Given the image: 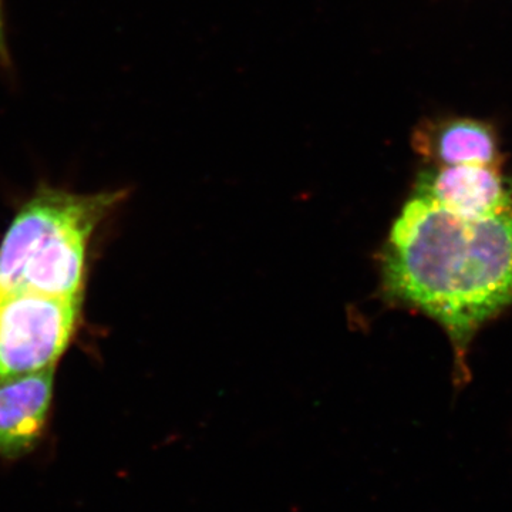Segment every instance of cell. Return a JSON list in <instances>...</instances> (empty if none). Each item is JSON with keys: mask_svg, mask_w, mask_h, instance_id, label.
<instances>
[{"mask_svg": "<svg viewBox=\"0 0 512 512\" xmlns=\"http://www.w3.org/2000/svg\"><path fill=\"white\" fill-rule=\"evenodd\" d=\"M386 301L446 330L458 387L478 330L512 306V212L467 221L423 195L404 204L380 254Z\"/></svg>", "mask_w": 512, "mask_h": 512, "instance_id": "1", "label": "cell"}, {"mask_svg": "<svg viewBox=\"0 0 512 512\" xmlns=\"http://www.w3.org/2000/svg\"><path fill=\"white\" fill-rule=\"evenodd\" d=\"M126 197L127 190L76 194L39 185L0 244V295L82 298L90 239Z\"/></svg>", "mask_w": 512, "mask_h": 512, "instance_id": "2", "label": "cell"}, {"mask_svg": "<svg viewBox=\"0 0 512 512\" xmlns=\"http://www.w3.org/2000/svg\"><path fill=\"white\" fill-rule=\"evenodd\" d=\"M82 311V298H56L37 292L0 295V380L57 366L70 345Z\"/></svg>", "mask_w": 512, "mask_h": 512, "instance_id": "3", "label": "cell"}, {"mask_svg": "<svg viewBox=\"0 0 512 512\" xmlns=\"http://www.w3.org/2000/svg\"><path fill=\"white\" fill-rule=\"evenodd\" d=\"M413 192L467 221L512 212V180L495 165H431L421 171Z\"/></svg>", "mask_w": 512, "mask_h": 512, "instance_id": "4", "label": "cell"}, {"mask_svg": "<svg viewBox=\"0 0 512 512\" xmlns=\"http://www.w3.org/2000/svg\"><path fill=\"white\" fill-rule=\"evenodd\" d=\"M56 367L0 380V458L19 460L37 447L45 434Z\"/></svg>", "mask_w": 512, "mask_h": 512, "instance_id": "5", "label": "cell"}, {"mask_svg": "<svg viewBox=\"0 0 512 512\" xmlns=\"http://www.w3.org/2000/svg\"><path fill=\"white\" fill-rule=\"evenodd\" d=\"M412 147L436 167L503 164L494 128L473 119L423 120L414 128Z\"/></svg>", "mask_w": 512, "mask_h": 512, "instance_id": "6", "label": "cell"}, {"mask_svg": "<svg viewBox=\"0 0 512 512\" xmlns=\"http://www.w3.org/2000/svg\"><path fill=\"white\" fill-rule=\"evenodd\" d=\"M0 69L12 76L13 59L10 55L8 33H6L5 3H3V0H0Z\"/></svg>", "mask_w": 512, "mask_h": 512, "instance_id": "7", "label": "cell"}]
</instances>
